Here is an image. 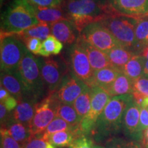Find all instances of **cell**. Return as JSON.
Masks as SVG:
<instances>
[{"label": "cell", "mask_w": 148, "mask_h": 148, "mask_svg": "<svg viewBox=\"0 0 148 148\" xmlns=\"http://www.w3.org/2000/svg\"><path fill=\"white\" fill-rule=\"evenodd\" d=\"M62 8L79 34L88 24L119 14L102 0H64Z\"/></svg>", "instance_id": "6da1fadb"}, {"label": "cell", "mask_w": 148, "mask_h": 148, "mask_svg": "<svg viewBox=\"0 0 148 148\" xmlns=\"http://www.w3.org/2000/svg\"><path fill=\"white\" fill-rule=\"evenodd\" d=\"M39 23L27 0H14L1 15V36L17 34Z\"/></svg>", "instance_id": "7a4b0ae2"}, {"label": "cell", "mask_w": 148, "mask_h": 148, "mask_svg": "<svg viewBox=\"0 0 148 148\" xmlns=\"http://www.w3.org/2000/svg\"><path fill=\"white\" fill-rule=\"evenodd\" d=\"M133 100L132 94L110 97L96 123L95 130L99 137L112 136L119 132L125 109Z\"/></svg>", "instance_id": "3957f363"}, {"label": "cell", "mask_w": 148, "mask_h": 148, "mask_svg": "<svg viewBox=\"0 0 148 148\" xmlns=\"http://www.w3.org/2000/svg\"><path fill=\"white\" fill-rule=\"evenodd\" d=\"M15 72L23 83L29 97L38 100L43 94L45 87L38 58L27 50Z\"/></svg>", "instance_id": "277c9868"}, {"label": "cell", "mask_w": 148, "mask_h": 148, "mask_svg": "<svg viewBox=\"0 0 148 148\" xmlns=\"http://www.w3.org/2000/svg\"><path fill=\"white\" fill-rule=\"evenodd\" d=\"M137 18L122 14L107 17L101 23L108 29L120 46L132 51L135 44V27Z\"/></svg>", "instance_id": "5b68a950"}, {"label": "cell", "mask_w": 148, "mask_h": 148, "mask_svg": "<svg viewBox=\"0 0 148 148\" xmlns=\"http://www.w3.org/2000/svg\"><path fill=\"white\" fill-rule=\"evenodd\" d=\"M24 42L15 35L1 36V72H14L27 52Z\"/></svg>", "instance_id": "8992f818"}, {"label": "cell", "mask_w": 148, "mask_h": 148, "mask_svg": "<svg viewBox=\"0 0 148 148\" xmlns=\"http://www.w3.org/2000/svg\"><path fill=\"white\" fill-rule=\"evenodd\" d=\"M42 78L49 93H53L61 86L69 73L64 60L56 57H37Z\"/></svg>", "instance_id": "52a82bcc"}, {"label": "cell", "mask_w": 148, "mask_h": 148, "mask_svg": "<svg viewBox=\"0 0 148 148\" xmlns=\"http://www.w3.org/2000/svg\"><path fill=\"white\" fill-rule=\"evenodd\" d=\"M58 101L53 93H49L40 102L36 103L34 117L29 125L33 136L42 134L48 125L56 117V106Z\"/></svg>", "instance_id": "ba28073f"}, {"label": "cell", "mask_w": 148, "mask_h": 148, "mask_svg": "<svg viewBox=\"0 0 148 148\" xmlns=\"http://www.w3.org/2000/svg\"><path fill=\"white\" fill-rule=\"evenodd\" d=\"M110 96L103 88L99 86L91 88V102L90 108L87 115L81 121L79 125L80 132L84 136L89 134L95 129L98 118L102 113L105 107L110 100Z\"/></svg>", "instance_id": "9c48e42d"}, {"label": "cell", "mask_w": 148, "mask_h": 148, "mask_svg": "<svg viewBox=\"0 0 148 148\" xmlns=\"http://www.w3.org/2000/svg\"><path fill=\"white\" fill-rule=\"evenodd\" d=\"M79 36L93 47L106 53L119 45L108 29L100 21L88 24L82 29Z\"/></svg>", "instance_id": "30bf717a"}, {"label": "cell", "mask_w": 148, "mask_h": 148, "mask_svg": "<svg viewBox=\"0 0 148 148\" xmlns=\"http://www.w3.org/2000/svg\"><path fill=\"white\" fill-rule=\"evenodd\" d=\"M70 62L74 75L89 88L94 87V71L84 49L76 42L70 49Z\"/></svg>", "instance_id": "8fae6325"}, {"label": "cell", "mask_w": 148, "mask_h": 148, "mask_svg": "<svg viewBox=\"0 0 148 148\" xmlns=\"http://www.w3.org/2000/svg\"><path fill=\"white\" fill-rule=\"evenodd\" d=\"M86 86L73 73H69L58 89L53 92V95L60 102L73 104Z\"/></svg>", "instance_id": "7c38bea8"}, {"label": "cell", "mask_w": 148, "mask_h": 148, "mask_svg": "<svg viewBox=\"0 0 148 148\" xmlns=\"http://www.w3.org/2000/svg\"><path fill=\"white\" fill-rule=\"evenodd\" d=\"M140 107L135 102L131 101L125 109L122 121V128L125 134L131 140L141 141L143 131L140 128Z\"/></svg>", "instance_id": "4fadbf2b"}, {"label": "cell", "mask_w": 148, "mask_h": 148, "mask_svg": "<svg viewBox=\"0 0 148 148\" xmlns=\"http://www.w3.org/2000/svg\"><path fill=\"white\" fill-rule=\"evenodd\" d=\"M118 13L138 18L148 15V0H109Z\"/></svg>", "instance_id": "5bb4252c"}, {"label": "cell", "mask_w": 148, "mask_h": 148, "mask_svg": "<svg viewBox=\"0 0 148 148\" xmlns=\"http://www.w3.org/2000/svg\"><path fill=\"white\" fill-rule=\"evenodd\" d=\"M76 42L84 49L94 72L103 68L112 66L106 52L93 47L79 36L77 38Z\"/></svg>", "instance_id": "9a60e30c"}, {"label": "cell", "mask_w": 148, "mask_h": 148, "mask_svg": "<svg viewBox=\"0 0 148 148\" xmlns=\"http://www.w3.org/2000/svg\"><path fill=\"white\" fill-rule=\"evenodd\" d=\"M1 85L17 99L18 102L25 99H32L29 97L23 83L15 71L1 72Z\"/></svg>", "instance_id": "2e32d148"}, {"label": "cell", "mask_w": 148, "mask_h": 148, "mask_svg": "<svg viewBox=\"0 0 148 148\" xmlns=\"http://www.w3.org/2000/svg\"><path fill=\"white\" fill-rule=\"evenodd\" d=\"M51 34L66 45H71L76 40L75 25L68 19L61 20L50 25Z\"/></svg>", "instance_id": "e0dca14e"}, {"label": "cell", "mask_w": 148, "mask_h": 148, "mask_svg": "<svg viewBox=\"0 0 148 148\" xmlns=\"http://www.w3.org/2000/svg\"><path fill=\"white\" fill-rule=\"evenodd\" d=\"M37 101L34 99H25L18 103L17 106L11 112L10 120L19 122L29 127L35 113V106Z\"/></svg>", "instance_id": "ac0fdd59"}, {"label": "cell", "mask_w": 148, "mask_h": 148, "mask_svg": "<svg viewBox=\"0 0 148 148\" xmlns=\"http://www.w3.org/2000/svg\"><path fill=\"white\" fill-rule=\"evenodd\" d=\"M32 5L37 19L40 23H45L50 25L61 20L68 19L65 12L62 8V4L56 7H40Z\"/></svg>", "instance_id": "d6986e66"}, {"label": "cell", "mask_w": 148, "mask_h": 148, "mask_svg": "<svg viewBox=\"0 0 148 148\" xmlns=\"http://www.w3.org/2000/svg\"><path fill=\"white\" fill-rule=\"evenodd\" d=\"M148 45V15L137 18L135 27V44L132 51L140 55L144 48Z\"/></svg>", "instance_id": "ffe728a7"}, {"label": "cell", "mask_w": 148, "mask_h": 148, "mask_svg": "<svg viewBox=\"0 0 148 148\" xmlns=\"http://www.w3.org/2000/svg\"><path fill=\"white\" fill-rule=\"evenodd\" d=\"M3 127L6 128L7 132L12 138L21 145L25 143L34 136H32L30 129L23 123L10 120Z\"/></svg>", "instance_id": "44dd1931"}, {"label": "cell", "mask_w": 148, "mask_h": 148, "mask_svg": "<svg viewBox=\"0 0 148 148\" xmlns=\"http://www.w3.org/2000/svg\"><path fill=\"white\" fill-rule=\"evenodd\" d=\"M133 83L134 82L122 72L112 84L103 89L108 92L110 97L132 94Z\"/></svg>", "instance_id": "7402d4cb"}, {"label": "cell", "mask_w": 148, "mask_h": 148, "mask_svg": "<svg viewBox=\"0 0 148 148\" xmlns=\"http://www.w3.org/2000/svg\"><path fill=\"white\" fill-rule=\"evenodd\" d=\"M56 115L67 122L76 130H79L81 118L77 114L73 104H69L58 101L56 106Z\"/></svg>", "instance_id": "603a6c76"}, {"label": "cell", "mask_w": 148, "mask_h": 148, "mask_svg": "<svg viewBox=\"0 0 148 148\" xmlns=\"http://www.w3.org/2000/svg\"><path fill=\"white\" fill-rule=\"evenodd\" d=\"M145 59L140 55L135 54L122 68V71L133 82L144 75Z\"/></svg>", "instance_id": "cb8c5ba5"}, {"label": "cell", "mask_w": 148, "mask_h": 148, "mask_svg": "<svg viewBox=\"0 0 148 148\" xmlns=\"http://www.w3.org/2000/svg\"><path fill=\"white\" fill-rule=\"evenodd\" d=\"M122 72H123L122 69H119L115 66H108L95 71L94 72L95 86H99L104 88L112 84Z\"/></svg>", "instance_id": "d4e9b609"}, {"label": "cell", "mask_w": 148, "mask_h": 148, "mask_svg": "<svg viewBox=\"0 0 148 148\" xmlns=\"http://www.w3.org/2000/svg\"><path fill=\"white\" fill-rule=\"evenodd\" d=\"M109 61L112 66L122 69L127 62L135 55L130 49L118 45L106 53Z\"/></svg>", "instance_id": "484cf974"}, {"label": "cell", "mask_w": 148, "mask_h": 148, "mask_svg": "<svg viewBox=\"0 0 148 148\" xmlns=\"http://www.w3.org/2000/svg\"><path fill=\"white\" fill-rule=\"evenodd\" d=\"M51 34L50 25L45 23H40L25 29L21 33L14 34L19 39L23 40L27 38H37L43 41Z\"/></svg>", "instance_id": "4316f807"}, {"label": "cell", "mask_w": 148, "mask_h": 148, "mask_svg": "<svg viewBox=\"0 0 148 148\" xmlns=\"http://www.w3.org/2000/svg\"><path fill=\"white\" fill-rule=\"evenodd\" d=\"M90 102H91V88L86 86L73 103L74 108L81 119L87 115L89 112Z\"/></svg>", "instance_id": "83f0119b"}, {"label": "cell", "mask_w": 148, "mask_h": 148, "mask_svg": "<svg viewBox=\"0 0 148 148\" xmlns=\"http://www.w3.org/2000/svg\"><path fill=\"white\" fill-rule=\"evenodd\" d=\"M79 136L74 131L65 130L60 131L51 135L49 137V142L58 147H69L73 142Z\"/></svg>", "instance_id": "f1b7e54d"}, {"label": "cell", "mask_w": 148, "mask_h": 148, "mask_svg": "<svg viewBox=\"0 0 148 148\" xmlns=\"http://www.w3.org/2000/svg\"><path fill=\"white\" fill-rule=\"evenodd\" d=\"M65 130H71L74 131L76 133L80 132V130H76L72 127L71 125L69 124L67 122H66L61 118L56 117L48 125L47 128L45 129V132L40 134L45 139L49 140V138L51 135L55 134V133L60 132V131Z\"/></svg>", "instance_id": "f546056e"}, {"label": "cell", "mask_w": 148, "mask_h": 148, "mask_svg": "<svg viewBox=\"0 0 148 148\" xmlns=\"http://www.w3.org/2000/svg\"><path fill=\"white\" fill-rule=\"evenodd\" d=\"M63 48V44L53 35L50 34L42 41L39 55L42 57H50L52 55H58Z\"/></svg>", "instance_id": "4dcf8cb0"}, {"label": "cell", "mask_w": 148, "mask_h": 148, "mask_svg": "<svg viewBox=\"0 0 148 148\" xmlns=\"http://www.w3.org/2000/svg\"><path fill=\"white\" fill-rule=\"evenodd\" d=\"M132 94L134 101L140 107L143 99L148 97V77L143 75L134 82Z\"/></svg>", "instance_id": "1f68e13d"}, {"label": "cell", "mask_w": 148, "mask_h": 148, "mask_svg": "<svg viewBox=\"0 0 148 148\" xmlns=\"http://www.w3.org/2000/svg\"><path fill=\"white\" fill-rule=\"evenodd\" d=\"M105 148H143L140 142L126 140L120 137H110L107 140Z\"/></svg>", "instance_id": "d6a6232c"}, {"label": "cell", "mask_w": 148, "mask_h": 148, "mask_svg": "<svg viewBox=\"0 0 148 148\" xmlns=\"http://www.w3.org/2000/svg\"><path fill=\"white\" fill-rule=\"evenodd\" d=\"M23 148H56L49 140L44 138L41 135L35 136L29 140L23 146Z\"/></svg>", "instance_id": "836d02e7"}, {"label": "cell", "mask_w": 148, "mask_h": 148, "mask_svg": "<svg viewBox=\"0 0 148 148\" xmlns=\"http://www.w3.org/2000/svg\"><path fill=\"white\" fill-rule=\"evenodd\" d=\"M1 148H23V146L12 138L6 128L1 127Z\"/></svg>", "instance_id": "e575fe53"}, {"label": "cell", "mask_w": 148, "mask_h": 148, "mask_svg": "<svg viewBox=\"0 0 148 148\" xmlns=\"http://www.w3.org/2000/svg\"><path fill=\"white\" fill-rule=\"evenodd\" d=\"M25 44V47L29 52L33 54L39 55L40 49L42 47V40L37 38H27L22 40Z\"/></svg>", "instance_id": "d590c367"}, {"label": "cell", "mask_w": 148, "mask_h": 148, "mask_svg": "<svg viewBox=\"0 0 148 148\" xmlns=\"http://www.w3.org/2000/svg\"><path fill=\"white\" fill-rule=\"evenodd\" d=\"M92 140L86 136H83L75 139L69 148H93Z\"/></svg>", "instance_id": "8d00e7d4"}, {"label": "cell", "mask_w": 148, "mask_h": 148, "mask_svg": "<svg viewBox=\"0 0 148 148\" xmlns=\"http://www.w3.org/2000/svg\"><path fill=\"white\" fill-rule=\"evenodd\" d=\"M30 4L40 7H56L62 4L64 0H27Z\"/></svg>", "instance_id": "74e56055"}, {"label": "cell", "mask_w": 148, "mask_h": 148, "mask_svg": "<svg viewBox=\"0 0 148 148\" xmlns=\"http://www.w3.org/2000/svg\"><path fill=\"white\" fill-rule=\"evenodd\" d=\"M11 118V113L7 110L3 103H0V120H1V127L5 126L10 121Z\"/></svg>", "instance_id": "f35d334b"}, {"label": "cell", "mask_w": 148, "mask_h": 148, "mask_svg": "<svg viewBox=\"0 0 148 148\" xmlns=\"http://www.w3.org/2000/svg\"><path fill=\"white\" fill-rule=\"evenodd\" d=\"M148 127V108H140V128L141 131Z\"/></svg>", "instance_id": "ab89813d"}, {"label": "cell", "mask_w": 148, "mask_h": 148, "mask_svg": "<svg viewBox=\"0 0 148 148\" xmlns=\"http://www.w3.org/2000/svg\"><path fill=\"white\" fill-rule=\"evenodd\" d=\"M1 103H3V105L5 106V108H7V110L9 112H11V111H13L16 108L18 102L15 97L10 95V97H8L6 99H5L4 101Z\"/></svg>", "instance_id": "60d3db41"}, {"label": "cell", "mask_w": 148, "mask_h": 148, "mask_svg": "<svg viewBox=\"0 0 148 148\" xmlns=\"http://www.w3.org/2000/svg\"><path fill=\"white\" fill-rule=\"evenodd\" d=\"M10 95H11L10 94V92L5 89L2 85H1L0 86V100H1V102H2L5 99H6Z\"/></svg>", "instance_id": "b9f144b4"}, {"label": "cell", "mask_w": 148, "mask_h": 148, "mask_svg": "<svg viewBox=\"0 0 148 148\" xmlns=\"http://www.w3.org/2000/svg\"><path fill=\"white\" fill-rule=\"evenodd\" d=\"M140 143L143 148H148V127L143 132V137Z\"/></svg>", "instance_id": "7bdbcfd3"}, {"label": "cell", "mask_w": 148, "mask_h": 148, "mask_svg": "<svg viewBox=\"0 0 148 148\" xmlns=\"http://www.w3.org/2000/svg\"><path fill=\"white\" fill-rule=\"evenodd\" d=\"M140 55L141 56H143L146 60H148V45L146 47L144 48L143 51L140 52Z\"/></svg>", "instance_id": "ee69618b"}, {"label": "cell", "mask_w": 148, "mask_h": 148, "mask_svg": "<svg viewBox=\"0 0 148 148\" xmlns=\"http://www.w3.org/2000/svg\"><path fill=\"white\" fill-rule=\"evenodd\" d=\"M140 108H148V97H145L142 101Z\"/></svg>", "instance_id": "f6af8a7d"}, {"label": "cell", "mask_w": 148, "mask_h": 148, "mask_svg": "<svg viewBox=\"0 0 148 148\" xmlns=\"http://www.w3.org/2000/svg\"><path fill=\"white\" fill-rule=\"evenodd\" d=\"M144 75L148 77V60H145V66H144Z\"/></svg>", "instance_id": "bcb514c9"}, {"label": "cell", "mask_w": 148, "mask_h": 148, "mask_svg": "<svg viewBox=\"0 0 148 148\" xmlns=\"http://www.w3.org/2000/svg\"><path fill=\"white\" fill-rule=\"evenodd\" d=\"M93 148H105V147H103V146H101V145H94Z\"/></svg>", "instance_id": "7dc6e473"}, {"label": "cell", "mask_w": 148, "mask_h": 148, "mask_svg": "<svg viewBox=\"0 0 148 148\" xmlns=\"http://www.w3.org/2000/svg\"><path fill=\"white\" fill-rule=\"evenodd\" d=\"M0 1H1V3H3V1H4V0H0Z\"/></svg>", "instance_id": "c3c4849f"}]
</instances>
